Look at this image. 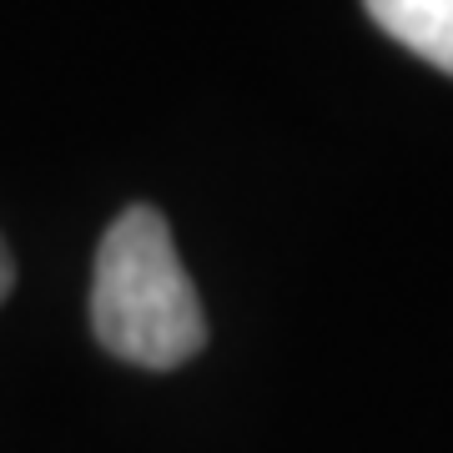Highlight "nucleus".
<instances>
[{"mask_svg": "<svg viewBox=\"0 0 453 453\" xmlns=\"http://www.w3.org/2000/svg\"><path fill=\"white\" fill-rule=\"evenodd\" d=\"M383 31L453 76V0H363Z\"/></svg>", "mask_w": 453, "mask_h": 453, "instance_id": "obj_2", "label": "nucleus"}, {"mask_svg": "<svg viewBox=\"0 0 453 453\" xmlns=\"http://www.w3.org/2000/svg\"><path fill=\"white\" fill-rule=\"evenodd\" d=\"M91 327L101 348L136 368H177L202 353L207 318L157 207H127L106 226L91 282Z\"/></svg>", "mask_w": 453, "mask_h": 453, "instance_id": "obj_1", "label": "nucleus"}, {"mask_svg": "<svg viewBox=\"0 0 453 453\" xmlns=\"http://www.w3.org/2000/svg\"><path fill=\"white\" fill-rule=\"evenodd\" d=\"M11 277H16V267H11V252L0 242V303H5V292H11Z\"/></svg>", "mask_w": 453, "mask_h": 453, "instance_id": "obj_3", "label": "nucleus"}]
</instances>
